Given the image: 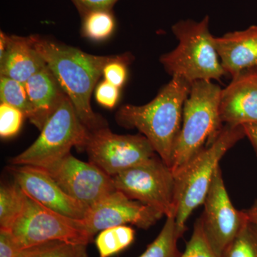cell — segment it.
I'll use <instances>...</instances> for the list:
<instances>
[{"label": "cell", "mask_w": 257, "mask_h": 257, "mask_svg": "<svg viewBox=\"0 0 257 257\" xmlns=\"http://www.w3.org/2000/svg\"><path fill=\"white\" fill-rule=\"evenodd\" d=\"M30 39L72 101L83 124L89 132L106 126L105 121L93 111L90 99L104 67L117 56L90 55L36 35H30Z\"/></svg>", "instance_id": "obj_1"}, {"label": "cell", "mask_w": 257, "mask_h": 257, "mask_svg": "<svg viewBox=\"0 0 257 257\" xmlns=\"http://www.w3.org/2000/svg\"><path fill=\"white\" fill-rule=\"evenodd\" d=\"M191 87L188 81L173 77L150 102L141 106L126 104L116 112V122L123 127L137 128L170 168Z\"/></svg>", "instance_id": "obj_2"}, {"label": "cell", "mask_w": 257, "mask_h": 257, "mask_svg": "<svg viewBox=\"0 0 257 257\" xmlns=\"http://www.w3.org/2000/svg\"><path fill=\"white\" fill-rule=\"evenodd\" d=\"M221 92L219 86L211 81L192 83L172 155L171 170L175 176L221 133L224 127L219 113Z\"/></svg>", "instance_id": "obj_3"}, {"label": "cell", "mask_w": 257, "mask_h": 257, "mask_svg": "<svg viewBox=\"0 0 257 257\" xmlns=\"http://www.w3.org/2000/svg\"><path fill=\"white\" fill-rule=\"evenodd\" d=\"M244 137L242 126L224 125L215 141L202 149L175 175V219L181 237L189 216L204 204L221 158Z\"/></svg>", "instance_id": "obj_4"}, {"label": "cell", "mask_w": 257, "mask_h": 257, "mask_svg": "<svg viewBox=\"0 0 257 257\" xmlns=\"http://www.w3.org/2000/svg\"><path fill=\"white\" fill-rule=\"evenodd\" d=\"M209 17L196 22L182 20L172 27L179 44L175 50L162 55L161 63L172 77L191 84L198 80H220L226 75L209 31Z\"/></svg>", "instance_id": "obj_5"}, {"label": "cell", "mask_w": 257, "mask_h": 257, "mask_svg": "<svg viewBox=\"0 0 257 257\" xmlns=\"http://www.w3.org/2000/svg\"><path fill=\"white\" fill-rule=\"evenodd\" d=\"M89 134L67 96L44 125L36 141L11 163L37 167L50 165L70 154L72 147L84 149Z\"/></svg>", "instance_id": "obj_6"}, {"label": "cell", "mask_w": 257, "mask_h": 257, "mask_svg": "<svg viewBox=\"0 0 257 257\" xmlns=\"http://www.w3.org/2000/svg\"><path fill=\"white\" fill-rule=\"evenodd\" d=\"M10 231L20 250L54 240L88 245L93 239L80 219L52 210L25 192L23 209Z\"/></svg>", "instance_id": "obj_7"}, {"label": "cell", "mask_w": 257, "mask_h": 257, "mask_svg": "<svg viewBox=\"0 0 257 257\" xmlns=\"http://www.w3.org/2000/svg\"><path fill=\"white\" fill-rule=\"evenodd\" d=\"M116 190L153 208L163 215L175 216V176L160 157L112 177Z\"/></svg>", "instance_id": "obj_8"}, {"label": "cell", "mask_w": 257, "mask_h": 257, "mask_svg": "<svg viewBox=\"0 0 257 257\" xmlns=\"http://www.w3.org/2000/svg\"><path fill=\"white\" fill-rule=\"evenodd\" d=\"M84 150L89 162L111 177L157 155L144 135H116L107 126L89 132Z\"/></svg>", "instance_id": "obj_9"}, {"label": "cell", "mask_w": 257, "mask_h": 257, "mask_svg": "<svg viewBox=\"0 0 257 257\" xmlns=\"http://www.w3.org/2000/svg\"><path fill=\"white\" fill-rule=\"evenodd\" d=\"M34 167L50 176L64 192L89 207L116 190L112 177L71 153L50 165Z\"/></svg>", "instance_id": "obj_10"}, {"label": "cell", "mask_w": 257, "mask_h": 257, "mask_svg": "<svg viewBox=\"0 0 257 257\" xmlns=\"http://www.w3.org/2000/svg\"><path fill=\"white\" fill-rule=\"evenodd\" d=\"M199 218L211 247L221 257L226 246L248 221L245 211H239L229 197L220 167H218Z\"/></svg>", "instance_id": "obj_11"}, {"label": "cell", "mask_w": 257, "mask_h": 257, "mask_svg": "<svg viewBox=\"0 0 257 257\" xmlns=\"http://www.w3.org/2000/svg\"><path fill=\"white\" fill-rule=\"evenodd\" d=\"M162 213L143 203L130 199L116 190L89 207L81 222L94 237L103 230L121 225L133 224L143 229L151 227L160 220Z\"/></svg>", "instance_id": "obj_12"}, {"label": "cell", "mask_w": 257, "mask_h": 257, "mask_svg": "<svg viewBox=\"0 0 257 257\" xmlns=\"http://www.w3.org/2000/svg\"><path fill=\"white\" fill-rule=\"evenodd\" d=\"M9 170L24 192L45 207L72 219L85 217L89 207L64 192L45 172L28 165H13Z\"/></svg>", "instance_id": "obj_13"}, {"label": "cell", "mask_w": 257, "mask_h": 257, "mask_svg": "<svg viewBox=\"0 0 257 257\" xmlns=\"http://www.w3.org/2000/svg\"><path fill=\"white\" fill-rule=\"evenodd\" d=\"M219 113L223 124H257V68L243 71L221 89Z\"/></svg>", "instance_id": "obj_14"}, {"label": "cell", "mask_w": 257, "mask_h": 257, "mask_svg": "<svg viewBox=\"0 0 257 257\" xmlns=\"http://www.w3.org/2000/svg\"><path fill=\"white\" fill-rule=\"evenodd\" d=\"M0 75L25 84L32 76L47 67L34 48L30 37L0 35Z\"/></svg>", "instance_id": "obj_15"}, {"label": "cell", "mask_w": 257, "mask_h": 257, "mask_svg": "<svg viewBox=\"0 0 257 257\" xmlns=\"http://www.w3.org/2000/svg\"><path fill=\"white\" fill-rule=\"evenodd\" d=\"M214 45L223 68L232 78L257 68V25L214 37Z\"/></svg>", "instance_id": "obj_16"}, {"label": "cell", "mask_w": 257, "mask_h": 257, "mask_svg": "<svg viewBox=\"0 0 257 257\" xmlns=\"http://www.w3.org/2000/svg\"><path fill=\"white\" fill-rule=\"evenodd\" d=\"M25 86L32 107L30 122L41 131L67 94L47 66L32 76Z\"/></svg>", "instance_id": "obj_17"}, {"label": "cell", "mask_w": 257, "mask_h": 257, "mask_svg": "<svg viewBox=\"0 0 257 257\" xmlns=\"http://www.w3.org/2000/svg\"><path fill=\"white\" fill-rule=\"evenodd\" d=\"M135 231L126 225L108 228L100 231L95 239L99 257H110L133 243Z\"/></svg>", "instance_id": "obj_18"}, {"label": "cell", "mask_w": 257, "mask_h": 257, "mask_svg": "<svg viewBox=\"0 0 257 257\" xmlns=\"http://www.w3.org/2000/svg\"><path fill=\"white\" fill-rule=\"evenodd\" d=\"M87 246L54 240L20 250L18 257H88Z\"/></svg>", "instance_id": "obj_19"}, {"label": "cell", "mask_w": 257, "mask_h": 257, "mask_svg": "<svg viewBox=\"0 0 257 257\" xmlns=\"http://www.w3.org/2000/svg\"><path fill=\"white\" fill-rule=\"evenodd\" d=\"M25 192L16 182L0 188V229L10 230L23 209Z\"/></svg>", "instance_id": "obj_20"}, {"label": "cell", "mask_w": 257, "mask_h": 257, "mask_svg": "<svg viewBox=\"0 0 257 257\" xmlns=\"http://www.w3.org/2000/svg\"><path fill=\"white\" fill-rule=\"evenodd\" d=\"M180 238L175 217L167 216L160 234L140 257H179L182 253L179 251L177 241Z\"/></svg>", "instance_id": "obj_21"}, {"label": "cell", "mask_w": 257, "mask_h": 257, "mask_svg": "<svg viewBox=\"0 0 257 257\" xmlns=\"http://www.w3.org/2000/svg\"><path fill=\"white\" fill-rule=\"evenodd\" d=\"M0 99L1 103L9 104L23 113L30 119L32 107L25 84L15 79L1 76L0 77Z\"/></svg>", "instance_id": "obj_22"}, {"label": "cell", "mask_w": 257, "mask_h": 257, "mask_svg": "<svg viewBox=\"0 0 257 257\" xmlns=\"http://www.w3.org/2000/svg\"><path fill=\"white\" fill-rule=\"evenodd\" d=\"M114 18L111 11L95 10L83 17L82 34L90 40H106L114 32Z\"/></svg>", "instance_id": "obj_23"}, {"label": "cell", "mask_w": 257, "mask_h": 257, "mask_svg": "<svg viewBox=\"0 0 257 257\" xmlns=\"http://www.w3.org/2000/svg\"><path fill=\"white\" fill-rule=\"evenodd\" d=\"M221 257H257V230L248 221L226 246Z\"/></svg>", "instance_id": "obj_24"}, {"label": "cell", "mask_w": 257, "mask_h": 257, "mask_svg": "<svg viewBox=\"0 0 257 257\" xmlns=\"http://www.w3.org/2000/svg\"><path fill=\"white\" fill-rule=\"evenodd\" d=\"M179 257H220L208 241L199 219L196 221L192 236Z\"/></svg>", "instance_id": "obj_25"}, {"label": "cell", "mask_w": 257, "mask_h": 257, "mask_svg": "<svg viewBox=\"0 0 257 257\" xmlns=\"http://www.w3.org/2000/svg\"><path fill=\"white\" fill-rule=\"evenodd\" d=\"M25 116L17 108L1 103L0 104V136L11 138L18 135L21 130Z\"/></svg>", "instance_id": "obj_26"}, {"label": "cell", "mask_w": 257, "mask_h": 257, "mask_svg": "<svg viewBox=\"0 0 257 257\" xmlns=\"http://www.w3.org/2000/svg\"><path fill=\"white\" fill-rule=\"evenodd\" d=\"M130 62L128 56H117L116 60L109 62L103 70L104 80L116 87L121 88L127 77V64Z\"/></svg>", "instance_id": "obj_27"}, {"label": "cell", "mask_w": 257, "mask_h": 257, "mask_svg": "<svg viewBox=\"0 0 257 257\" xmlns=\"http://www.w3.org/2000/svg\"><path fill=\"white\" fill-rule=\"evenodd\" d=\"M119 89L107 81H102L95 89L96 101L104 107L112 109L119 100Z\"/></svg>", "instance_id": "obj_28"}, {"label": "cell", "mask_w": 257, "mask_h": 257, "mask_svg": "<svg viewBox=\"0 0 257 257\" xmlns=\"http://www.w3.org/2000/svg\"><path fill=\"white\" fill-rule=\"evenodd\" d=\"M75 5L79 14L84 17L87 13L95 10L111 11L118 0H71Z\"/></svg>", "instance_id": "obj_29"}, {"label": "cell", "mask_w": 257, "mask_h": 257, "mask_svg": "<svg viewBox=\"0 0 257 257\" xmlns=\"http://www.w3.org/2000/svg\"><path fill=\"white\" fill-rule=\"evenodd\" d=\"M18 244L10 230L0 229V257H18Z\"/></svg>", "instance_id": "obj_30"}, {"label": "cell", "mask_w": 257, "mask_h": 257, "mask_svg": "<svg viewBox=\"0 0 257 257\" xmlns=\"http://www.w3.org/2000/svg\"><path fill=\"white\" fill-rule=\"evenodd\" d=\"M245 135L251 142L257 155V124H247L243 125Z\"/></svg>", "instance_id": "obj_31"}, {"label": "cell", "mask_w": 257, "mask_h": 257, "mask_svg": "<svg viewBox=\"0 0 257 257\" xmlns=\"http://www.w3.org/2000/svg\"><path fill=\"white\" fill-rule=\"evenodd\" d=\"M248 222L257 230V201L248 210L245 211Z\"/></svg>", "instance_id": "obj_32"}]
</instances>
